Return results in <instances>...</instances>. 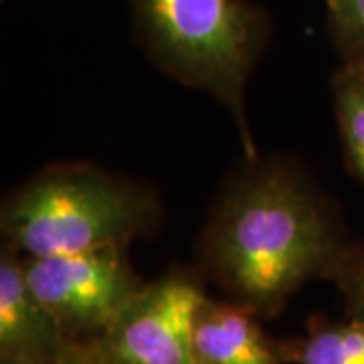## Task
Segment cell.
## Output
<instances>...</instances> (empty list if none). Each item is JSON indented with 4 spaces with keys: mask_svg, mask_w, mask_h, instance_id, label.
<instances>
[{
    "mask_svg": "<svg viewBox=\"0 0 364 364\" xmlns=\"http://www.w3.org/2000/svg\"><path fill=\"white\" fill-rule=\"evenodd\" d=\"M284 364H364V320L314 318L304 338L282 342Z\"/></svg>",
    "mask_w": 364,
    "mask_h": 364,
    "instance_id": "ba28073f",
    "label": "cell"
},
{
    "mask_svg": "<svg viewBox=\"0 0 364 364\" xmlns=\"http://www.w3.org/2000/svg\"><path fill=\"white\" fill-rule=\"evenodd\" d=\"M138 45L191 90L210 93L233 116L245 156H257L245 90L269 41V16L245 0H130Z\"/></svg>",
    "mask_w": 364,
    "mask_h": 364,
    "instance_id": "3957f363",
    "label": "cell"
},
{
    "mask_svg": "<svg viewBox=\"0 0 364 364\" xmlns=\"http://www.w3.org/2000/svg\"><path fill=\"white\" fill-rule=\"evenodd\" d=\"M23 257V255H21ZM26 284L69 338H100L144 286L128 247L23 257Z\"/></svg>",
    "mask_w": 364,
    "mask_h": 364,
    "instance_id": "277c9868",
    "label": "cell"
},
{
    "mask_svg": "<svg viewBox=\"0 0 364 364\" xmlns=\"http://www.w3.org/2000/svg\"><path fill=\"white\" fill-rule=\"evenodd\" d=\"M350 318L364 320V249H356L334 277Z\"/></svg>",
    "mask_w": 364,
    "mask_h": 364,
    "instance_id": "8fae6325",
    "label": "cell"
},
{
    "mask_svg": "<svg viewBox=\"0 0 364 364\" xmlns=\"http://www.w3.org/2000/svg\"><path fill=\"white\" fill-rule=\"evenodd\" d=\"M257 318L259 314L235 299L205 298L193 328L198 364H284L282 342H273Z\"/></svg>",
    "mask_w": 364,
    "mask_h": 364,
    "instance_id": "52a82bcc",
    "label": "cell"
},
{
    "mask_svg": "<svg viewBox=\"0 0 364 364\" xmlns=\"http://www.w3.org/2000/svg\"><path fill=\"white\" fill-rule=\"evenodd\" d=\"M205 298L200 277L186 269L146 282L97 338L107 364H198L193 328Z\"/></svg>",
    "mask_w": 364,
    "mask_h": 364,
    "instance_id": "5b68a950",
    "label": "cell"
},
{
    "mask_svg": "<svg viewBox=\"0 0 364 364\" xmlns=\"http://www.w3.org/2000/svg\"><path fill=\"white\" fill-rule=\"evenodd\" d=\"M330 93L346 166L364 186V65L342 63L330 79Z\"/></svg>",
    "mask_w": 364,
    "mask_h": 364,
    "instance_id": "9c48e42d",
    "label": "cell"
},
{
    "mask_svg": "<svg viewBox=\"0 0 364 364\" xmlns=\"http://www.w3.org/2000/svg\"><path fill=\"white\" fill-rule=\"evenodd\" d=\"M332 45L342 63L364 65V0H324Z\"/></svg>",
    "mask_w": 364,
    "mask_h": 364,
    "instance_id": "30bf717a",
    "label": "cell"
},
{
    "mask_svg": "<svg viewBox=\"0 0 364 364\" xmlns=\"http://www.w3.org/2000/svg\"><path fill=\"white\" fill-rule=\"evenodd\" d=\"M43 364H107L97 338L71 340L55 358Z\"/></svg>",
    "mask_w": 364,
    "mask_h": 364,
    "instance_id": "7c38bea8",
    "label": "cell"
},
{
    "mask_svg": "<svg viewBox=\"0 0 364 364\" xmlns=\"http://www.w3.org/2000/svg\"><path fill=\"white\" fill-rule=\"evenodd\" d=\"M356 249L338 207L298 160L255 156L223 184L196 253L235 301L275 316L310 279H334Z\"/></svg>",
    "mask_w": 364,
    "mask_h": 364,
    "instance_id": "6da1fadb",
    "label": "cell"
},
{
    "mask_svg": "<svg viewBox=\"0 0 364 364\" xmlns=\"http://www.w3.org/2000/svg\"><path fill=\"white\" fill-rule=\"evenodd\" d=\"M162 219L148 184L91 162H57L35 172L2 200V247L49 257L122 245L150 235Z\"/></svg>",
    "mask_w": 364,
    "mask_h": 364,
    "instance_id": "7a4b0ae2",
    "label": "cell"
},
{
    "mask_svg": "<svg viewBox=\"0 0 364 364\" xmlns=\"http://www.w3.org/2000/svg\"><path fill=\"white\" fill-rule=\"evenodd\" d=\"M73 338L35 298L23 257L2 247L0 255V364H43Z\"/></svg>",
    "mask_w": 364,
    "mask_h": 364,
    "instance_id": "8992f818",
    "label": "cell"
}]
</instances>
